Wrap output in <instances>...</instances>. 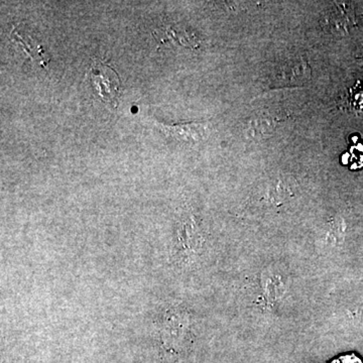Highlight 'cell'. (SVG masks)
<instances>
[{
    "label": "cell",
    "instance_id": "cell-1",
    "mask_svg": "<svg viewBox=\"0 0 363 363\" xmlns=\"http://www.w3.org/2000/svg\"><path fill=\"white\" fill-rule=\"evenodd\" d=\"M113 71L104 65H99V68L91 69V82L99 91L100 97L105 102L116 106V100L118 98L119 82L118 76L116 73L111 76Z\"/></svg>",
    "mask_w": 363,
    "mask_h": 363
},
{
    "label": "cell",
    "instance_id": "cell-2",
    "mask_svg": "<svg viewBox=\"0 0 363 363\" xmlns=\"http://www.w3.org/2000/svg\"><path fill=\"white\" fill-rule=\"evenodd\" d=\"M167 135L186 143H197L206 138L209 125L205 123H188L182 124H159Z\"/></svg>",
    "mask_w": 363,
    "mask_h": 363
},
{
    "label": "cell",
    "instance_id": "cell-3",
    "mask_svg": "<svg viewBox=\"0 0 363 363\" xmlns=\"http://www.w3.org/2000/svg\"><path fill=\"white\" fill-rule=\"evenodd\" d=\"M351 18L350 11H347V6L343 4H336L330 9H328L325 14L324 23L329 30H346L348 25H350Z\"/></svg>",
    "mask_w": 363,
    "mask_h": 363
},
{
    "label": "cell",
    "instance_id": "cell-4",
    "mask_svg": "<svg viewBox=\"0 0 363 363\" xmlns=\"http://www.w3.org/2000/svg\"><path fill=\"white\" fill-rule=\"evenodd\" d=\"M310 75H311V69L307 62L303 60H296L286 63L281 71V79L288 82H304Z\"/></svg>",
    "mask_w": 363,
    "mask_h": 363
},
{
    "label": "cell",
    "instance_id": "cell-5",
    "mask_svg": "<svg viewBox=\"0 0 363 363\" xmlns=\"http://www.w3.org/2000/svg\"><path fill=\"white\" fill-rule=\"evenodd\" d=\"M327 363H363L362 358L357 357L355 353H350V354L341 355L331 362Z\"/></svg>",
    "mask_w": 363,
    "mask_h": 363
}]
</instances>
